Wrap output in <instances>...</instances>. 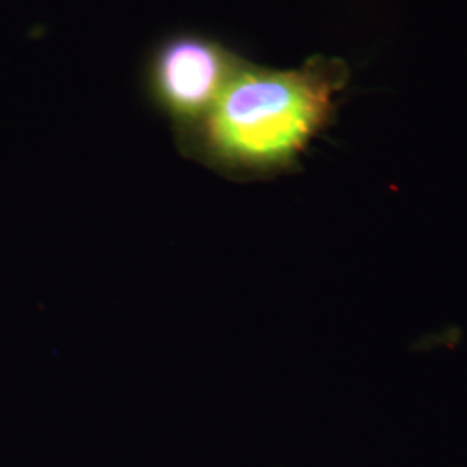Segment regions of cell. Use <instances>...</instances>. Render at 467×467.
Instances as JSON below:
<instances>
[{"instance_id": "1", "label": "cell", "mask_w": 467, "mask_h": 467, "mask_svg": "<svg viewBox=\"0 0 467 467\" xmlns=\"http://www.w3.org/2000/svg\"><path fill=\"white\" fill-rule=\"evenodd\" d=\"M350 84L347 61L316 54L300 67H260L246 57L213 109L181 140L189 154L235 179H268L301 154L336 119Z\"/></svg>"}, {"instance_id": "2", "label": "cell", "mask_w": 467, "mask_h": 467, "mask_svg": "<svg viewBox=\"0 0 467 467\" xmlns=\"http://www.w3.org/2000/svg\"><path fill=\"white\" fill-rule=\"evenodd\" d=\"M243 59L210 35H167L152 46L144 63L146 98L184 140L213 109Z\"/></svg>"}]
</instances>
